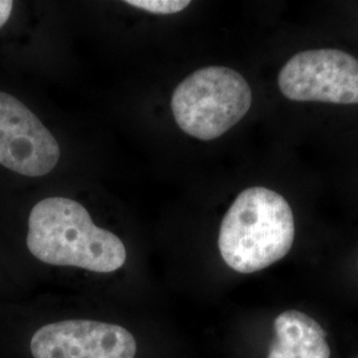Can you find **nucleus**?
<instances>
[{"mask_svg":"<svg viewBox=\"0 0 358 358\" xmlns=\"http://www.w3.org/2000/svg\"><path fill=\"white\" fill-rule=\"evenodd\" d=\"M127 4L158 15H173L183 11L190 1L187 0H128Z\"/></svg>","mask_w":358,"mask_h":358,"instance_id":"nucleus-8","label":"nucleus"},{"mask_svg":"<svg viewBox=\"0 0 358 358\" xmlns=\"http://www.w3.org/2000/svg\"><path fill=\"white\" fill-rule=\"evenodd\" d=\"M60 158L59 142L24 103L0 92V165L27 177L51 173Z\"/></svg>","mask_w":358,"mask_h":358,"instance_id":"nucleus-6","label":"nucleus"},{"mask_svg":"<svg viewBox=\"0 0 358 358\" xmlns=\"http://www.w3.org/2000/svg\"><path fill=\"white\" fill-rule=\"evenodd\" d=\"M278 80L292 101L358 103V60L340 50L300 52L282 66Z\"/></svg>","mask_w":358,"mask_h":358,"instance_id":"nucleus-4","label":"nucleus"},{"mask_svg":"<svg viewBox=\"0 0 358 358\" xmlns=\"http://www.w3.org/2000/svg\"><path fill=\"white\" fill-rule=\"evenodd\" d=\"M294 241L291 206L267 187L241 192L222 220L217 247L224 263L239 273H254L282 260Z\"/></svg>","mask_w":358,"mask_h":358,"instance_id":"nucleus-2","label":"nucleus"},{"mask_svg":"<svg viewBox=\"0 0 358 358\" xmlns=\"http://www.w3.org/2000/svg\"><path fill=\"white\" fill-rule=\"evenodd\" d=\"M252 103L248 83L226 66H207L186 77L174 90L171 109L179 128L211 141L235 127Z\"/></svg>","mask_w":358,"mask_h":358,"instance_id":"nucleus-3","label":"nucleus"},{"mask_svg":"<svg viewBox=\"0 0 358 358\" xmlns=\"http://www.w3.org/2000/svg\"><path fill=\"white\" fill-rule=\"evenodd\" d=\"M13 1L11 0H0V28L4 26L13 13Z\"/></svg>","mask_w":358,"mask_h":358,"instance_id":"nucleus-9","label":"nucleus"},{"mask_svg":"<svg viewBox=\"0 0 358 358\" xmlns=\"http://www.w3.org/2000/svg\"><path fill=\"white\" fill-rule=\"evenodd\" d=\"M273 331L267 358H331L327 332L304 312H282L273 321Z\"/></svg>","mask_w":358,"mask_h":358,"instance_id":"nucleus-7","label":"nucleus"},{"mask_svg":"<svg viewBox=\"0 0 358 358\" xmlns=\"http://www.w3.org/2000/svg\"><path fill=\"white\" fill-rule=\"evenodd\" d=\"M27 248L40 262L110 273L127 262V248L110 231L97 227L76 201L51 196L34 206L28 217Z\"/></svg>","mask_w":358,"mask_h":358,"instance_id":"nucleus-1","label":"nucleus"},{"mask_svg":"<svg viewBox=\"0 0 358 358\" xmlns=\"http://www.w3.org/2000/svg\"><path fill=\"white\" fill-rule=\"evenodd\" d=\"M28 349L32 358H134L137 341L118 324L77 319L41 325Z\"/></svg>","mask_w":358,"mask_h":358,"instance_id":"nucleus-5","label":"nucleus"}]
</instances>
